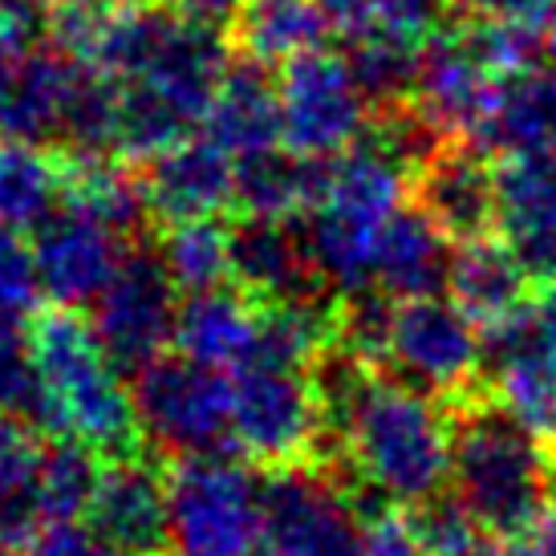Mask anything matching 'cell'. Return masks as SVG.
<instances>
[{
  "mask_svg": "<svg viewBox=\"0 0 556 556\" xmlns=\"http://www.w3.org/2000/svg\"><path fill=\"white\" fill-rule=\"evenodd\" d=\"M325 418L345 464L378 500L418 508L451 479L455 427L434 394L402 378L374 374L370 362L345 354L321 378Z\"/></svg>",
  "mask_w": 556,
  "mask_h": 556,
  "instance_id": "6da1fadb",
  "label": "cell"
},
{
  "mask_svg": "<svg viewBox=\"0 0 556 556\" xmlns=\"http://www.w3.org/2000/svg\"><path fill=\"white\" fill-rule=\"evenodd\" d=\"M37 357V422L58 439H74L90 451L126 455L139 431L135 390L126 387L90 321L74 309L49 313L33 329Z\"/></svg>",
  "mask_w": 556,
  "mask_h": 556,
  "instance_id": "7a4b0ae2",
  "label": "cell"
},
{
  "mask_svg": "<svg viewBox=\"0 0 556 556\" xmlns=\"http://www.w3.org/2000/svg\"><path fill=\"white\" fill-rule=\"evenodd\" d=\"M451 488L492 536H525L548 511L553 455L508 410H471L455 427Z\"/></svg>",
  "mask_w": 556,
  "mask_h": 556,
  "instance_id": "3957f363",
  "label": "cell"
},
{
  "mask_svg": "<svg viewBox=\"0 0 556 556\" xmlns=\"http://www.w3.org/2000/svg\"><path fill=\"white\" fill-rule=\"evenodd\" d=\"M268 483L219 451L184 455L167 476L170 556H256Z\"/></svg>",
  "mask_w": 556,
  "mask_h": 556,
  "instance_id": "277c9868",
  "label": "cell"
},
{
  "mask_svg": "<svg viewBox=\"0 0 556 556\" xmlns=\"http://www.w3.org/2000/svg\"><path fill=\"white\" fill-rule=\"evenodd\" d=\"M232 443L256 464H301L325 431L321 382L309 370L248 357L232 374Z\"/></svg>",
  "mask_w": 556,
  "mask_h": 556,
  "instance_id": "5b68a950",
  "label": "cell"
},
{
  "mask_svg": "<svg viewBox=\"0 0 556 556\" xmlns=\"http://www.w3.org/2000/svg\"><path fill=\"white\" fill-rule=\"evenodd\" d=\"M139 431L170 455H207L232 443V378L203 362L155 357L135 370Z\"/></svg>",
  "mask_w": 556,
  "mask_h": 556,
  "instance_id": "8992f818",
  "label": "cell"
},
{
  "mask_svg": "<svg viewBox=\"0 0 556 556\" xmlns=\"http://www.w3.org/2000/svg\"><path fill=\"white\" fill-rule=\"evenodd\" d=\"M382 366L434 399H451L476 387L488 370V333L451 296L394 301Z\"/></svg>",
  "mask_w": 556,
  "mask_h": 556,
  "instance_id": "52a82bcc",
  "label": "cell"
},
{
  "mask_svg": "<svg viewBox=\"0 0 556 556\" xmlns=\"http://www.w3.org/2000/svg\"><path fill=\"white\" fill-rule=\"evenodd\" d=\"M495 406L541 439L556 434V285L488 329Z\"/></svg>",
  "mask_w": 556,
  "mask_h": 556,
  "instance_id": "ba28073f",
  "label": "cell"
},
{
  "mask_svg": "<svg viewBox=\"0 0 556 556\" xmlns=\"http://www.w3.org/2000/svg\"><path fill=\"white\" fill-rule=\"evenodd\" d=\"M285 147L309 159H333L370 130L374 106L341 53L313 49L280 70Z\"/></svg>",
  "mask_w": 556,
  "mask_h": 556,
  "instance_id": "9c48e42d",
  "label": "cell"
},
{
  "mask_svg": "<svg viewBox=\"0 0 556 556\" xmlns=\"http://www.w3.org/2000/svg\"><path fill=\"white\" fill-rule=\"evenodd\" d=\"M179 285L159 252H130L106 293L93 301L90 325L123 370H142L167 354L179 329Z\"/></svg>",
  "mask_w": 556,
  "mask_h": 556,
  "instance_id": "30bf717a",
  "label": "cell"
},
{
  "mask_svg": "<svg viewBox=\"0 0 556 556\" xmlns=\"http://www.w3.org/2000/svg\"><path fill=\"white\" fill-rule=\"evenodd\" d=\"M268 556H362V516L338 483L289 467L264 500Z\"/></svg>",
  "mask_w": 556,
  "mask_h": 556,
  "instance_id": "8fae6325",
  "label": "cell"
},
{
  "mask_svg": "<svg viewBox=\"0 0 556 556\" xmlns=\"http://www.w3.org/2000/svg\"><path fill=\"white\" fill-rule=\"evenodd\" d=\"M33 252H37L41 289L62 309L93 305L130 256L123 232H114L102 219L86 216L70 203L37 228Z\"/></svg>",
  "mask_w": 556,
  "mask_h": 556,
  "instance_id": "7c38bea8",
  "label": "cell"
},
{
  "mask_svg": "<svg viewBox=\"0 0 556 556\" xmlns=\"http://www.w3.org/2000/svg\"><path fill=\"white\" fill-rule=\"evenodd\" d=\"M500 90H504V78L488 70V62L471 49L464 25L439 29L422 41L415 102L451 139L476 142L500 102Z\"/></svg>",
  "mask_w": 556,
  "mask_h": 556,
  "instance_id": "4fadbf2b",
  "label": "cell"
},
{
  "mask_svg": "<svg viewBox=\"0 0 556 556\" xmlns=\"http://www.w3.org/2000/svg\"><path fill=\"white\" fill-rule=\"evenodd\" d=\"M142 195L163 224L212 219L236 203V155L216 139H184L142 163Z\"/></svg>",
  "mask_w": 556,
  "mask_h": 556,
  "instance_id": "5bb4252c",
  "label": "cell"
},
{
  "mask_svg": "<svg viewBox=\"0 0 556 556\" xmlns=\"http://www.w3.org/2000/svg\"><path fill=\"white\" fill-rule=\"evenodd\" d=\"M232 277L248 296H261L264 305L321 301V293H329L313 268L305 228H296L293 219L248 216L244 224H236Z\"/></svg>",
  "mask_w": 556,
  "mask_h": 556,
  "instance_id": "9a60e30c",
  "label": "cell"
},
{
  "mask_svg": "<svg viewBox=\"0 0 556 556\" xmlns=\"http://www.w3.org/2000/svg\"><path fill=\"white\" fill-rule=\"evenodd\" d=\"M78 58L65 49H21L0 70V139L53 147L62 142L65 102L78 78Z\"/></svg>",
  "mask_w": 556,
  "mask_h": 556,
  "instance_id": "2e32d148",
  "label": "cell"
},
{
  "mask_svg": "<svg viewBox=\"0 0 556 556\" xmlns=\"http://www.w3.org/2000/svg\"><path fill=\"white\" fill-rule=\"evenodd\" d=\"M415 203L459 244L488 236L500 212V179L488 163V151L471 142H451L415 175Z\"/></svg>",
  "mask_w": 556,
  "mask_h": 556,
  "instance_id": "e0dca14e",
  "label": "cell"
},
{
  "mask_svg": "<svg viewBox=\"0 0 556 556\" xmlns=\"http://www.w3.org/2000/svg\"><path fill=\"white\" fill-rule=\"evenodd\" d=\"M86 525L130 553L151 556L155 548H167V476L142 459L118 455L102 467Z\"/></svg>",
  "mask_w": 556,
  "mask_h": 556,
  "instance_id": "ac0fdd59",
  "label": "cell"
},
{
  "mask_svg": "<svg viewBox=\"0 0 556 556\" xmlns=\"http://www.w3.org/2000/svg\"><path fill=\"white\" fill-rule=\"evenodd\" d=\"M495 228L528 280L556 285V179L525 159H504Z\"/></svg>",
  "mask_w": 556,
  "mask_h": 556,
  "instance_id": "d6986e66",
  "label": "cell"
},
{
  "mask_svg": "<svg viewBox=\"0 0 556 556\" xmlns=\"http://www.w3.org/2000/svg\"><path fill=\"white\" fill-rule=\"evenodd\" d=\"M471 147L536 163L556 179V65H532L504 81L492 118Z\"/></svg>",
  "mask_w": 556,
  "mask_h": 556,
  "instance_id": "ffe728a7",
  "label": "cell"
},
{
  "mask_svg": "<svg viewBox=\"0 0 556 556\" xmlns=\"http://www.w3.org/2000/svg\"><path fill=\"white\" fill-rule=\"evenodd\" d=\"M451 236L422 207H399L374 248V289L394 301L434 296L451 280Z\"/></svg>",
  "mask_w": 556,
  "mask_h": 556,
  "instance_id": "44dd1931",
  "label": "cell"
},
{
  "mask_svg": "<svg viewBox=\"0 0 556 556\" xmlns=\"http://www.w3.org/2000/svg\"><path fill=\"white\" fill-rule=\"evenodd\" d=\"M207 139H216L228 155H252L285 142V110H280V78L268 74V62L236 58L219 81L207 110Z\"/></svg>",
  "mask_w": 556,
  "mask_h": 556,
  "instance_id": "7402d4cb",
  "label": "cell"
},
{
  "mask_svg": "<svg viewBox=\"0 0 556 556\" xmlns=\"http://www.w3.org/2000/svg\"><path fill=\"white\" fill-rule=\"evenodd\" d=\"M256 338H261V309L240 289L219 285L207 293H187L179 305L175 345L191 362L232 374L256 354Z\"/></svg>",
  "mask_w": 556,
  "mask_h": 556,
  "instance_id": "603a6c76",
  "label": "cell"
},
{
  "mask_svg": "<svg viewBox=\"0 0 556 556\" xmlns=\"http://www.w3.org/2000/svg\"><path fill=\"white\" fill-rule=\"evenodd\" d=\"M325 163L296 155L293 147H264L236 159V203L248 216L293 219L325 200Z\"/></svg>",
  "mask_w": 556,
  "mask_h": 556,
  "instance_id": "cb8c5ba5",
  "label": "cell"
},
{
  "mask_svg": "<svg viewBox=\"0 0 556 556\" xmlns=\"http://www.w3.org/2000/svg\"><path fill=\"white\" fill-rule=\"evenodd\" d=\"M406 179H415L406 163L390 155L387 147H378L370 135L341 151L325 163V207H338L345 216L362 219V224H374L382 228L394 212L402 207V195H406ZM317 203V207H321Z\"/></svg>",
  "mask_w": 556,
  "mask_h": 556,
  "instance_id": "d4e9b609",
  "label": "cell"
},
{
  "mask_svg": "<svg viewBox=\"0 0 556 556\" xmlns=\"http://www.w3.org/2000/svg\"><path fill=\"white\" fill-rule=\"evenodd\" d=\"M447 289L451 301L467 317H476L483 329H492L525 305L528 273L520 268V261L511 256L504 240L479 236V240H464L455 248Z\"/></svg>",
  "mask_w": 556,
  "mask_h": 556,
  "instance_id": "484cf974",
  "label": "cell"
},
{
  "mask_svg": "<svg viewBox=\"0 0 556 556\" xmlns=\"http://www.w3.org/2000/svg\"><path fill=\"white\" fill-rule=\"evenodd\" d=\"M333 16L321 0H244L232 21L240 53L268 65H289L313 49H325Z\"/></svg>",
  "mask_w": 556,
  "mask_h": 556,
  "instance_id": "4316f807",
  "label": "cell"
},
{
  "mask_svg": "<svg viewBox=\"0 0 556 556\" xmlns=\"http://www.w3.org/2000/svg\"><path fill=\"white\" fill-rule=\"evenodd\" d=\"M41 459L46 447L13 415H0V548H29L46 532Z\"/></svg>",
  "mask_w": 556,
  "mask_h": 556,
  "instance_id": "83f0119b",
  "label": "cell"
},
{
  "mask_svg": "<svg viewBox=\"0 0 556 556\" xmlns=\"http://www.w3.org/2000/svg\"><path fill=\"white\" fill-rule=\"evenodd\" d=\"M65 203V167L33 142L0 139V228L37 232Z\"/></svg>",
  "mask_w": 556,
  "mask_h": 556,
  "instance_id": "f1b7e54d",
  "label": "cell"
},
{
  "mask_svg": "<svg viewBox=\"0 0 556 556\" xmlns=\"http://www.w3.org/2000/svg\"><path fill=\"white\" fill-rule=\"evenodd\" d=\"M341 58L350 65L354 81L362 86L366 102L374 110L402 106L415 98L418 65H422V41L399 37V33L382 29V25H366V29L345 33Z\"/></svg>",
  "mask_w": 556,
  "mask_h": 556,
  "instance_id": "f546056e",
  "label": "cell"
},
{
  "mask_svg": "<svg viewBox=\"0 0 556 556\" xmlns=\"http://www.w3.org/2000/svg\"><path fill=\"white\" fill-rule=\"evenodd\" d=\"M65 203L78 207L86 216L102 219L106 228L123 236H135L142 219L151 216L147 195H142V179H135L126 163L114 155L98 159H70L65 167Z\"/></svg>",
  "mask_w": 556,
  "mask_h": 556,
  "instance_id": "4dcf8cb0",
  "label": "cell"
},
{
  "mask_svg": "<svg viewBox=\"0 0 556 556\" xmlns=\"http://www.w3.org/2000/svg\"><path fill=\"white\" fill-rule=\"evenodd\" d=\"M58 147H65L70 159L118 155V81L102 74L98 65H78Z\"/></svg>",
  "mask_w": 556,
  "mask_h": 556,
  "instance_id": "1f68e13d",
  "label": "cell"
},
{
  "mask_svg": "<svg viewBox=\"0 0 556 556\" xmlns=\"http://www.w3.org/2000/svg\"><path fill=\"white\" fill-rule=\"evenodd\" d=\"M159 256H163L170 280L184 293L219 289L224 280L232 277V228H219L216 216L167 224Z\"/></svg>",
  "mask_w": 556,
  "mask_h": 556,
  "instance_id": "d6a6232c",
  "label": "cell"
},
{
  "mask_svg": "<svg viewBox=\"0 0 556 556\" xmlns=\"http://www.w3.org/2000/svg\"><path fill=\"white\" fill-rule=\"evenodd\" d=\"M98 451L81 447L74 439H58L53 447H46L41 459V511L49 525H81L86 511L98 492Z\"/></svg>",
  "mask_w": 556,
  "mask_h": 556,
  "instance_id": "836d02e7",
  "label": "cell"
},
{
  "mask_svg": "<svg viewBox=\"0 0 556 556\" xmlns=\"http://www.w3.org/2000/svg\"><path fill=\"white\" fill-rule=\"evenodd\" d=\"M415 532H418V544H422V556H483L488 548V528L479 525L471 508H467L464 500L455 495V500H427V504H418L415 508Z\"/></svg>",
  "mask_w": 556,
  "mask_h": 556,
  "instance_id": "e575fe53",
  "label": "cell"
},
{
  "mask_svg": "<svg viewBox=\"0 0 556 556\" xmlns=\"http://www.w3.org/2000/svg\"><path fill=\"white\" fill-rule=\"evenodd\" d=\"M25 317L0 313V415H37V357L33 333L21 329Z\"/></svg>",
  "mask_w": 556,
  "mask_h": 556,
  "instance_id": "d590c367",
  "label": "cell"
},
{
  "mask_svg": "<svg viewBox=\"0 0 556 556\" xmlns=\"http://www.w3.org/2000/svg\"><path fill=\"white\" fill-rule=\"evenodd\" d=\"M41 296H46V289H41L33 244L25 240V232L0 228V313L29 317Z\"/></svg>",
  "mask_w": 556,
  "mask_h": 556,
  "instance_id": "8d00e7d4",
  "label": "cell"
},
{
  "mask_svg": "<svg viewBox=\"0 0 556 556\" xmlns=\"http://www.w3.org/2000/svg\"><path fill=\"white\" fill-rule=\"evenodd\" d=\"M362 556H422L415 516L399 511V504H387L370 520H362Z\"/></svg>",
  "mask_w": 556,
  "mask_h": 556,
  "instance_id": "74e56055",
  "label": "cell"
},
{
  "mask_svg": "<svg viewBox=\"0 0 556 556\" xmlns=\"http://www.w3.org/2000/svg\"><path fill=\"white\" fill-rule=\"evenodd\" d=\"M25 556H142V553H130L123 544L106 541L90 525H49L25 548Z\"/></svg>",
  "mask_w": 556,
  "mask_h": 556,
  "instance_id": "f35d334b",
  "label": "cell"
},
{
  "mask_svg": "<svg viewBox=\"0 0 556 556\" xmlns=\"http://www.w3.org/2000/svg\"><path fill=\"white\" fill-rule=\"evenodd\" d=\"M471 16H495V21H525V25H548L556 0H459Z\"/></svg>",
  "mask_w": 556,
  "mask_h": 556,
  "instance_id": "ab89813d",
  "label": "cell"
},
{
  "mask_svg": "<svg viewBox=\"0 0 556 556\" xmlns=\"http://www.w3.org/2000/svg\"><path fill=\"white\" fill-rule=\"evenodd\" d=\"M175 13L191 16V21H203V25H216V29H224V25H232L236 13H240V4L244 0H167Z\"/></svg>",
  "mask_w": 556,
  "mask_h": 556,
  "instance_id": "60d3db41",
  "label": "cell"
},
{
  "mask_svg": "<svg viewBox=\"0 0 556 556\" xmlns=\"http://www.w3.org/2000/svg\"><path fill=\"white\" fill-rule=\"evenodd\" d=\"M325 4V13L333 16V25H341L345 33H354V29H366L374 21V4L378 0H321Z\"/></svg>",
  "mask_w": 556,
  "mask_h": 556,
  "instance_id": "b9f144b4",
  "label": "cell"
},
{
  "mask_svg": "<svg viewBox=\"0 0 556 556\" xmlns=\"http://www.w3.org/2000/svg\"><path fill=\"white\" fill-rule=\"evenodd\" d=\"M451 0H378L374 4V13H399V16H422V13H434V9H443ZM374 25V21H370Z\"/></svg>",
  "mask_w": 556,
  "mask_h": 556,
  "instance_id": "7bdbcfd3",
  "label": "cell"
},
{
  "mask_svg": "<svg viewBox=\"0 0 556 556\" xmlns=\"http://www.w3.org/2000/svg\"><path fill=\"white\" fill-rule=\"evenodd\" d=\"M483 556H541L536 553V544H532V536H495L488 548H483Z\"/></svg>",
  "mask_w": 556,
  "mask_h": 556,
  "instance_id": "ee69618b",
  "label": "cell"
},
{
  "mask_svg": "<svg viewBox=\"0 0 556 556\" xmlns=\"http://www.w3.org/2000/svg\"><path fill=\"white\" fill-rule=\"evenodd\" d=\"M528 536H532V544H536V553H541V556H556V508L544 511L541 525L532 528Z\"/></svg>",
  "mask_w": 556,
  "mask_h": 556,
  "instance_id": "f6af8a7d",
  "label": "cell"
},
{
  "mask_svg": "<svg viewBox=\"0 0 556 556\" xmlns=\"http://www.w3.org/2000/svg\"><path fill=\"white\" fill-rule=\"evenodd\" d=\"M21 49H29V37H25L21 29H13L9 21H0V70L13 62Z\"/></svg>",
  "mask_w": 556,
  "mask_h": 556,
  "instance_id": "bcb514c9",
  "label": "cell"
},
{
  "mask_svg": "<svg viewBox=\"0 0 556 556\" xmlns=\"http://www.w3.org/2000/svg\"><path fill=\"white\" fill-rule=\"evenodd\" d=\"M118 0H53V9H86V13H106Z\"/></svg>",
  "mask_w": 556,
  "mask_h": 556,
  "instance_id": "7dc6e473",
  "label": "cell"
},
{
  "mask_svg": "<svg viewBox=\"0 0 556 556\" xmlns=\"http://www.w3.org/2000/svg\"><path fill=\"white\" fill-rule=\"evenodd\" d=\"M544 41H548V53L556 58V9H553V16H548V25H544Z\"/></svg>",
  "mask_w": 556,
  "mask_h": 556,
  "instance_id": "c3c4849f",
  "label": "cell"
},
{
  "mask_svg": "<svg viewBox=\"0 0 556 556\" xmlns=\"http://www.w3.org/2000/svg\"><path fill=\"white\" fill-rule=\"evenodd\" d=\"M553 483H556V451H553Z\"/></svg>",
  "mask_w": 556,
  "mask_h": 556,
  "instance_id": "681fc988",
  "label": "cell"
},
{
  "mask_svg": "<svg viewBox=\"0 0 556 556\" xmlns=\"http://www.w3.org/2000/svg\"><path fill=\"white\" fill-rule=\"evenodd\" d=\"M256 556H268V553H264V548H261V553H256Z\"/></svg>",
  "mask_w": 556,
  "mask_h": 556,
  "instance_id": "f907efd6",
  "label": "cell"
},
{
  "mask_svg": "<svg viewBox=\"0 0 556 556\" xmlns=\"http://www.w3.org/2000/svg\"><path fill=\"white\" fill-rule=\"evenodd\" d=\"M0 556H4V553H0Z\"/></svg>",
  "mask_w": 556,
  "mask_h": 556,
  "instance_id": "816d5d0a",
  "label": "cell"
}]
</instances>
